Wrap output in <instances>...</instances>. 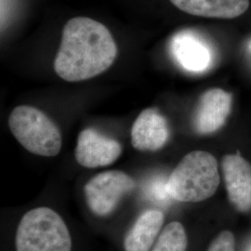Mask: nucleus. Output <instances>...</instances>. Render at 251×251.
<instances>
[{"mask_svg":"<svg viewBox=\"0 0 251 251\" xmlns=\"http://www.w3.org/2000/svg\"><path fill=\"white\" fill-rule=\"evenodd\" d=\"M15 245L16 251H72V238L63 218L46 206L23 216Z\"/></svg>","mask_w":251,"mask_h":251,"instance_id":"obj_3","label":"nucleus"},{"mask_svg":"<svg viewBox=\"0 0 251 251\" xmlns=\"http://www.w3.org/2000/svg\"><path fill=\"white\" fill-rule=\"evenodd\" d=\"M164 214L158 209H148L138 217L126 234L125 251H151L161 232Z\"/></svg>","mask_w":251,"mask_h":251,"instance_id":"obj_12","label":"nucleus"},{"mask_svg":"<svg viewBox=\"0 0 251 251\" xmlns=\"http://www.w3.org/2000/svg\"><path fill=\"white\" fill-rule=\"evenodd\" d=\"M225 188L230 202L239 212L251 210V165L239 153L226 154L222 160Z\"/></svg>","mask_w":251,"mask_h":251,"instance_id":"obj_8","label":"nucleus"},{"mask_svg":"<svg viewBox=\"0 0 251 251\" xmlns=\"http://www.w3.org/2000/svg\"><path fill=\"white\" fill-rule=\"evenodd\" d=\"M207 251H235L234 235L230 231H224L211 242Z\"/></svg>","mask_w":251,"mask_h":251,"instance_id":"obj_15","label":"nucleus"},{"mask_svg":"<svg viewBox=\"0 0 251 251\" xmlns=\"http://www.w3.org/2000/svg\"><path fill=\"white\" fill-rule=\"evenodd\" d=\"M11 133L28 152L52 157L62 149V134L53 121L39 109L30 105L14 108L9 117Z\"/></svg>","mask_w":251,"mask_h":251,"instance_id":"obj_4","label":"nucleus"},{"mask_svg":"<svg viewBox=\"0 0 251 251\" xmlns=\"http://www.w3.org/2000/svg\"><path fill=\"white\" fill-rule=\"evenodd\" d=\"M187 235L184 227L172 222L162 230L151 251H186Z\"/></svg>","mask_w":251,"mask_h":251,"instance_id":"obj_13","label":"nucleus"},{"mask_svg":"<svg viewBox=\"0 0 251 251\" xmlns=\"http://www.w3.org/2000/svg\"></svg>","mask_w":251,"mask_h":251,"instance_id":"obj_16","label":"nucleus"},{"mask_svg":"<svg viewBox=\"0 0 251 251\" xmlns=\"http://www.w3.org/2000/svg\"><path fill=\"white\" fill-rule=\"evenodd\" d=\"M232 94L220 88L205 91L198 100L194 127L198 134H212L225 126L232 110Z\"/></svg>","mask_w":251,"mask_h":251,"instance_id":"obj_6","label":"nucleus"},{"mask_svg":"<svg viewBox=\"0 0 251 251\" xmlns=\"http://www.w3.org/2000/svg\"><path fill=\"white\" fill-rule=\"evenodd\" d=\"M131 144L136 150L154 152L163 148L170 138L168 120L158 110H144L131 127Z\"/></svg>","mask_w":251,"mask_h":251,"instance_id":"obj_9","label":"nucleus"},{"mask_svg":"<svg viewBox=\"0 0 251 251\" xmlns=\"http://www.w3.org/2000/svg\"><path fill=\"white\" fill-rule=\"evenodd\" d=\"M117 55V44L106 26L93 19L75 17L63 27L54 70L63 80H88L106 71Z\"/></svg>","mask_w":251,"mask_h":251,"instance_id":"obj_1","label":"nucleus"},{"mask_svg":"<svg viewBox=\"0 0 251 251\" xmlns=\"http://www.w3.org/2000/svg\"><path fill=\"white\" fill-rule=\"evenodd\" d=\"M121 152L122 146L117 141L93 128H86L78 135L75 155L82 167L96 169L117 161Z\"/></svg>","mask_w":251,"mask_h":251,"instance_id":"obj_7","label":"nucleus"},{"mask_svg":"<svg viewBox=\"0 0 251 251\" xmlns=\"http://www.w3.org/2000/svg\"><path fill=\"white\" fill-rule=\"evenodd\" d=\"M181 11L204 18L235 19L250 8V0H170Z\"/></svg>","mask_w":251,"mask_h":251,"instance_id":"obj_11","label":"nucleus"},{"mask_svg":"<svg viewBox=\"0 0 251 251\" xmlns=\"http://www.w3.org/2000/svg\"><path fill=\"white\" fill-rule=\"evenodd\" d=\"M171 52L174 59L186 71L203 72L212 62L211 50L206 42L192 32H180L172 38Z\"/></svg>","mask_w":251,"mask_h":251,"instance_id":"obj_10","label":"nucleus"},{"mask_svg":"<svg viewBox=\"0 0 251 251\" xmlns=\"http://www.w3.org/2000/svg\"><path fill=\"white\" fill-rule=\"evenodd\" d=\"M167 181L168 179H164V178L152 179L146 184L144 193L150 200L156 203H168L171 198L167 188Z\"/></svg>","mask_w":251,"mask_h":251,"instance_id":"obj_14","label":"nucleus"},{"mask_svg":"<svg viewBox=\"0 0 251 251\" xmlns=\"http://www.w3.org/2000/svg\"><path fill=\"white\" fill-rule=\"evenodd\" d=\"M136 187L132 177L120 171H108L93 176L84 186L86 202L99 217L112 214L120 201Z\"/></svg>","mask_w":251,"mask_h":251,"instance_id":"obj_5","label":"nucleus"},{"mask_svg":"<svg viewBox=\"0 0 251 251\" xmlns=\"http://www.w3.org/2000/svg\"><path fill=\"white\" fill-rule=\"evenodd\" d=\"M220 185L219 165L210 152L187 153L168 178L167 188L171 199L197 203L211 198Z\"/></svg>","mask_w":251,"mask_h":251,"instance_id":"obj_2","label":"nucleus"}]
</instances>
